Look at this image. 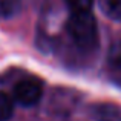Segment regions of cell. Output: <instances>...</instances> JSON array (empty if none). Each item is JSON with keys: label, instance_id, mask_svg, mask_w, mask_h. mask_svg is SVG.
I'll list each match as a JSON object with an SVG mask.
<instances>
[{"label": "cell", "instance_id": "6da1fadb", "mask_svg": "<svg viewBox=\"0 0 121 121\" xmlns=\"http://www.w3.org/2000/svg\"><path fill=\"white\" fill-rule=\"evenodd\" d=\"M66 31L75 46L81 51H94L98 46V26L91 12L71 14L66 23Z\"/></svg>", "mask_w": 121, "mask_h": 121}, {"label": "cell", "instance_id": "7a4b0ae2", "mask_svg": "<svg viewBox=\"0 0 121 121\" xmlns=\"http://www.w3.org/2000/svg\"><path fill=\"white\" fill-rule=\"evenodd\" d=\"M43 95V84L37 78H23L14 86L12 97L14 101L25 107L35 106L41 100Z\"/></svg>", "mask_w": 121, "mask_h": 121}, {"label": "cell", "instance_id": "3957f363", "mask_svg": "<svg viewBox=\"0 0 121 121\" xmlns=\"http://www.w3.org/2000/svg\"><path fill=\"white\" fill-rule=\"evenodd\" d=\"M106 74L115 86L121 87V41H115L107 51Z\"/></svg>", "mask_w": 121, "mask_h": 121}, {"label": "cell", "instance_id": "277c9868", "mask_svg": "<svg viewBox=\"0 0 121 121\" xmlns=\"http://www.w3.org/2000/svg\"><path fill=\"white\" fill-rule=\"evenodd\" d=\"M89 113L95 121H121V104L95 103L89 107Z\"/></svg>", "mask_w": 121, "mask_h": 121}, {"label": "cell", "instance_id": "5b68a950", "mask_svg": "<svg viewBox=\"0 0 121 121\" xmlns=\"http://www.w3.org/2000/svg\"><path fill=\"white\" fill-rule=\"evenodd\" d=\"M98 5L107 18L121 22V0H98Z\"/></svg>", "mask_w": 121, "mask_h": 121}, {"label": "cell", "instance_id": "8992f818", "mask_svg": "<svg viewBox=\"0 0 121 121\" xmlns=\"http://www.w3.org/2000/svg\"><path fill=\"white\" fill-rule=\"evenodd\" d=\"M23 0H0V17H14L22 11Z\"/></svg>", "mask_w": 121, "mask_h": 121}, {"label": "cell", "instance_id": "52a82bcc", "mask_svg": "<svg viewBox=\"0 0 121 121\" xmlns=\"http://www.w3.org/2000/svg\"><path fill=\"white\" fill-rule=\"evenodd\" d=\"M14 115V100L5 92H0V121H9Z\"/></svg>", "mask_w": 121, "mask_h": 121}, {"label": "cell", "instance_id": "ba28073f", "mask_svg": "<svg viewBox=\"0 0 121 121\" xmlns=\"http://www.w3.org/2000/svg\"><path fill=\"white\" fill-rule=\"evenodd\" d=\"M66 6L72 14L75 12H91L94 6V0H65Z\"/></svg>", "mask_w": 121, "mask_h": 121}]
</instances>
